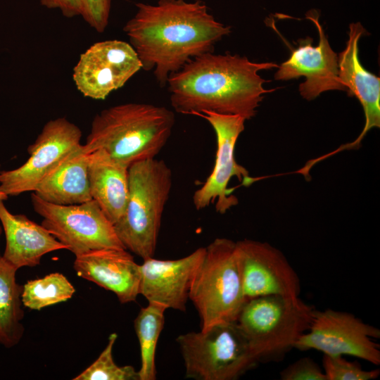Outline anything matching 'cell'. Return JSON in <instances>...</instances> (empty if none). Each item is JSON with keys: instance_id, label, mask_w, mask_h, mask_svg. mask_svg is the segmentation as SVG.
Instances as JSON below:
<instances>
[{"instance_id": "obj_8", "label": "cell", "mask_w": 380, "mask_h": 380, "mask_svg": "<svg viewBox=\"0 0 380 380\" xmlns=\"http://www.w3.org/2000/svg\"><path fill=\"white\" fill-rule=\"evenodd\" d=\"M31 203L43 218L41 224L75 255L99 249H126L114 224L93 199L80 204L57 205L33 192Z\"/></svg>"}, {"instance_id": "obj_17", "label": "cell", "mask_w": 380, "mask_h": 380, "mask_svg": "<svg viewBox=\"0 0 380 380\" xmlns=\"http://www.w3.org/2000/svg\"><path fill=\"white\" fill-rule=\"evenodd\" d=\"M77 275L114 293L119 301H134L139 294L140 265L126 249L105 248L75 255Z\"/></svg>"}, {"instance_id": "obj_1", "label": "cell", "mask_w": 380, "mask_h": 380, "mask_svg": "<svg viewBox=\"0 0 380 380\" xmlns=\"http://www.w3.org/2000/svg\"><path fill=\"white\" fill-rule=\"evenodd\" d=\"M137 11L123 27L141 69L153 70L160 87L192 58L213 52L231 32L217 21L201 0H159L156 5L137 3Z\"/></svg>"}, {"instance_id": "obj_26", "label": "cell", "mask_w": 380, "mask_h": 380, "mask_svg": "<svg viewBox=\"0 0 380 380\" xmlns=\"http://www.w3.org/2000/svg\"><path fill=\"white\" fill-rule=\"evenodd\" d=\"M80 15L90 27L102 33L106 29L111 0H80Z\"/></svg>"}, {"instance_id": "obj_2", "label": "cell", "mask_w": 380, "mask_h": 380, "mask_svg": "<svg viewBox=\"0 0 380 380\" xmlns=\"http://www.w3.org/2000/svg\"><path fill=\"white\" fill-rule=\"evenodd\" d=\"M278 68L274 63H255L239 55L208 52L196 56L167 80L172 108L177 113L194 115L203 111L237 115L249 120L265 89L258 72Z\"/></svg>"}, {"instance_id": "obj_21", "label": "cell", "mask_w": 380, "mask_h": 380, "mask_svg": "<svg viewBox=\"0 0 380 380\" xmlns=\"http://www.w3.org/2000/svg\"><path fill=\"white\" fill-rule=\"evenodd\" d=\"M17 270L0 253V344L6 348L18 344L25 331L23 286L16 281Z\"/></svg>"}, {"instance_id": "obj_20", "label": "cell", "mask_w": 380, "mask_h": 380, "mask_svg": "<svg viewBox=\"0 0 380 380\" xmlns=\"http://www.w3.org/2000/svg\"><path fill=\"white\" fill-rule=\"evenodd\" d=\"M89 153L81 144L39 184L34 193L42 199L57 205L80 204L91 200Z\"/></svg>"}, {"instance_id": "obj_24", "label": "cell", "mask_w": 380, "mask_h": 380, "mask_svg": "<svg viewBox=\"0 0 380 380\" xmlns=\"http://www.w3.org/2000/svg\"><path fill=\"white\" fill-rule=\"evenodd\" d=\"M118 335L109 336L107 346L98 358L73 380H139V373L131 365L120 367L113 358V348Z\"/></svg>"}, {"instance_id": "obj_14", "label": "cell", "mask_w": 380, "mask_h": 380, "mask_svg": "<svg viewBox=\"0 0 380 380\" xmlns=\"http://www.w3.org/2000/svg\"><path fill=\"white\" fill-rule=\"evenodd\" d=\"M307 18L313 22L319 33V44L312 45V39H300L297 49L282 63L274 75L275 80H287L304 76L305 81L299 86L301 96L312 100L329 90H345L338 77V55L332 50L315 11H310Z\"/></svg>"}, {"instance_id": "obj_6", "label": "cell", "mask_w": 380, "mask_h": 380, "mask_svg": "<svg viewBox=\"0 0 380 380\" xmlns=\"http://www.w3.org/2000/svg\"><path fill=\"white\" fill-rule=\"evenodd\" d=\"M235 242L217 238L207 247L193 277L189 298L201 319V330L236 321L245 298L235 258Z\"/></svg>"}, {"instance_id": "obj_11", "label": "cell", "mask_w": 380, "mask_h": 380, "mask_svg": "<svg viewBox=\"0 0 380 380\" xmlns=\"http://www.w3.org/2000/svg\"><path fill=\"white\" fill-rule=\"evenodd\" d=\"M82 131L65 118L48 121L20 167L0 172V190L8 196L34 191L39 184L82 144Z\"/></svg>"}, {"instance_id": "obj_13", "label": "cell", "mask_w": 380, "mask_h": 380, "mask_svg": "<svg viewBox=\"0 0 380 380\" xmlns=\"http://www.w3.org/2000/svg\"><path fill=\"white\" fill-rule=\"evenodd\" d=\"M141 69V61L129 43L106 40L94 43L80 54L72 79L84 96L104 100Z\"/></svg>"}, {"instance_id": "obj_4", "label": "cell", "mask_w": 380, "mask_h": 380, "mask_svg": "<svg viewBox=\"0 0 380 380\" xmlns=\"http://www.w3.org/2000/svg\"><path fill=\"white\" fill-rule=\"evenodd\" d=\"M129 193L125 211L114 224L127 250L143 260L153 258L165 206L172 186L171 169L155 158L129 167Z\"/></svg>"}, {"instance_id": "obj_29", "label": "cell", "mask_w": 380, "mask_h": 380, "mask_svg": "<svg viewBox=\"0 0 380 380\" xmlns=\"http://www.w3.org/2000/svg\"><path fill=\"white\" fill-rule=\"evenodd\" d=\"M8 196L0 190V201H6L8 198Z\"/></svg>"}, {"instance_id": "obj_28", "label": "cell", "mask_w": 380, "mask_h": 380, "mask_svg": "<svg viewBox=\"0 0 380 380\" xmlns=\"http://www.w3.org/2000/svg\"><path fill=\"white\" fill-rule=\"evenodd\" d=\"M40 4L47 8L59 9L67 18L80 15V0H40Z\"/></svg>"}, {"instance_id": "obj_27", "label": "cell", "mask_w": 380, "mask_h": 380, "mask_svg": "<svg viewBox=\"0 0 380 380\" xmlns=\"http://www.w3.org/2000/svg\"><path fill=\"white\" fill-rule=\"evenodd\" d=\"M281 380H327L319 365L310 357H302L280 372Z\"/></svg>"}, {"instance_id": "obj_16", "label": "cell", "mask_w": 380, "mask_h": 380, "mask_svg": "<svg viewBox=\"0 0 380 380\" xmlns=\"http://www.w3.org/2000/svg\"><path fill=\"white\" fill-rule=\"evenodd\" d=\"M365 32L360 23L349 25L348 40L346 49L338 56V65L341 84L348 94L355 96L362 106L365 125L354 141L341 146L323 158L342 151L359 148L368 131L380 127V79L365 69L358 58V42Z\"/></svg>"}, {"instance_id": "obj_18", "label": "cell", "mask_w": 380, "mask_h": 380, "mask_svg": "<svg viewBox=\"0 0 380 380\" xmlns=\"http://www.w3.org/2000/svg\"><path fill=\"white\" fill-rule=\"evenodd\" d=\"M0 222L6 238L2 255L18 270L37 266L44 255L66 249L42 224L35 223L25 215L11 213L1 201Z\"/></svg>"}, {"instance_id": "obj_10", "label": "cell", "mask_w": 380, "mask_h": 380, "mask_svg": "<svg viewBox=\"0 0 380 380\" xmlns=\"http://www.w3.org/2000/svg\"><path fill=\"white\" fill-rule=\"evenodd\" d=\"M207 120L213 128L217 141V150L213 169L203 184L193 195L196 210H202L215 203V210L225 213L238 203L227 186L233 177L245 186L253 182L248 171L235 159V147L238 138L244 130L246 120L237 115L220 114L203 111L194 114Z\"/></svg>"}, {"instance_id": "obj_15", "label": "cell", "mask_w": 380, "mask_h": 380, "mask_svg": "<svg viewBox=\"0 0 380 380\" xmlns=\"http://www.w3.org/2000/svg\"><path fill=\"white\" fill-rule=\"evenodd\" d=\"M200 247L177 260L149 258L140 265L139 294L148 303L184 312L193 277L205 254Z\"/></svg>"}, {"instance_id": "obj_23", "label": "cell", "mask_w": 380, "mask_h": 380, "mask_svg": "<svg viewBox=\"0 0 380 380\" xmlns=\"http://www.w3.org/2000/svg\"><path fill=\"white\" fill-rule=\"evenodd\" d=\"M23 286V305L35 310L66 301L75 291L66 277L59 272L27 281Z\"/></svg>"}, {"instance_id": "obj_30", "label": "cell", "mask_w": 380, "mask_h": 380, "mask_svg": "<svg viewBox=\"0 0 380 380\" xmlns=\"http://www.w3.org/2000/svg\"><path fill=\"white\" fill-rule=\"evenodd\" d=\"M2 232H3V229H2L1 225H0V236H1V234H2Z\"/></svg>"}, {"instance_id": "obj_9", "label": "cell", "mask_w": 380, "mask_h": 380, "mask_svg": "<svg viewBox=\"0 0 380 380\" xmlns=\"http://www.w3.org/2000/svg\"><path fill=\"white\" fill-rule=\"evenodd\" d=\"M380 330L355 315L325 309L315 310L309 329L296 342L294 348L316 350L324 355H350L380 365V346L374 339Z\"/></svg>"}, {"instance_id": "obj_22", "label": "cell", "mask_w": 380, "mask_h": 380, "mask_svg": "<svg viewBox=\"0 0 380 380\" xmlns=\"http://www.w3.org/2000/svg\"><path fill=\"white\" fill-rule=\"evenodd\" d=\"M167 308L158 303H148L140 310L134 325L141 352L139 380H155L156 368L155 356L159 336L164 324V313Z\"/></svg>"}, {"instance_id": "obj_19", "label": "cell", "mask_w": 380, "mask_h": 380, "mask_svg": "<svg viewBox=\"0 0 380 380\" xmlns=\"http://www.w3.org/2000/svg\"><path fill=\"white\" fill-rule=\"evenodd\" d=\"M129 167L96 149L88 156L91 198L115 224L124 213L129 193Z\"/></svg>"}, {"instance_id": "obj_5", "label": "cell", "mask_w": 380, "mask_h": 380, "mask_svg": "<svg viewBox=\"0 0 380 380\" xmlns=\"http://www.w3.org/2000/svg\"><path fill=\"white\" fill-rule=\"evenodd\" d=\"M314 310L299 297L261 296L245 303L236 322L259 362H278L309 329Z\"/></svg>"}, {"instance_id": "obj_12", "label": "cell", "mask_w": 380, "mask_h": 380, "mask_svg": "<svg viewBox=\"0 0 380 380\" xmlns=\"http://www.w3.org/2000/svg\"><path fill=\"white\" fill-rule=\"evenodd\" d=\"M234 253L246 301L267 296L299 297V276L279 250L244 239L235 242Z\"/></svg>"}, {"instance_id": "obj_3", "label": "cell", "mask_w": 380, "mask_h": 380, "mask_svg": "<svg viewBox=\"0 0 380 380\" xmlns=\"http://www.w3.org/2000/svg\"><path fill=\"white\" fill-rule=\"evenodd\" d=\"M175 122L174 113L164 106L144 103L115 105L95 115L83 146L88 153L103 149L129 167L155 158L167 142Z\"/></svg>"}, {"instance_id": "obj_7", "label": "cell", "mask_w": 380, "mask_h": 380, "mask_svg": "<svg viewBox=\"0 0 380 380\" xmlns=\"http://www.w3.org/2000/svg\"><path fill=\"white\" fill-rule=\"evenodd\" d=\"M186 376L197 380H234L259 362L236 321L177 338Z\"/></svg>"}, {"instance_id": "obj_25", "label": "cell", "mask_w": 380, "mask_h": 380, "mask_svg": "<svg viewBox=\"0 0 380 380\" xmlns=\"http://www.w3.org/2000/svg\"><path fill=\"white\" fill-rule=\"evenodd\" d=\"M322 369L327 380H372L380 374L379 369L365 370L357 362H350L342 355H324Z\"/></svg>"}]
</instances>
